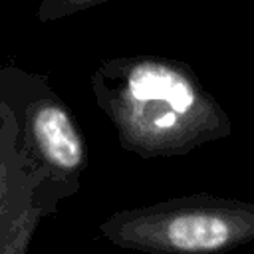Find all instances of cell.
<instances>
[{"label":"cell","instance_id":"cell-1","mask_svg":"<svg viewBox=\"0 0 254 254\" xmlns=\"http://www.w3.org/2000/svg\"><path fill=\"white\" fill-rule=\"evenodd\" d=\"M89 83L121 149L141 159L183 157L232 133L228 113L185 62L111 58L95 67Z\"/></svg>","mask_w":254,"mask_h":254},{"label":"cell","instance_id":"cell-2","mask_svg":"<svg viewBox=\"0 0 254 254\" xmlns=\"http://www.w3.org/2000/svg\"><path fill=\"white\" fill-rule=\"evenodd\" d=\"M99 234L125 250L147 254H212L254 240V202L192 192L145 206L121 208Z\"/></svg>","mask_w":254,"mask_h":254},{"label":"cell","instance_id":"cell-3","mask_svg":"<svg viewBox=\"0 0 254 254\" xmlns=\"http://www.w3.org/2000/svg\"><path fill=\"white\" fill-rule=\"evenodd\" d=\"M8 95L18 123V143L26 161L60 204L81 187L87 149L81 129L48 79L20 67H4Z\"/></svg>","mask_w":254,"mask_h":254},{"label":"cell","instance_id":"cell-4","mask_svg":"<svg viewBox=\"0 0 254 254\" xmlns=\"http://www.w3.org/2000/svg\"><path fill=\"white\" fill-rule=\"evenodd\" d=\"M56 208L58 202L18 143V123L0 67V254L26 252L40 220Z\"/></svg>","mask_w":254,"mask_h":254},{"label":"cell","instance_id":"cell-5","mask_svg":"<svg viewBox=\"0 0 254 254\" xmlns=\"http://www.w3.org/2000/svg\"><path fill=\"white\" fill-rule=\"evenodd\" d=\"M105 2H111V0H42L36 16L40 22H54V20H62V18L85 12Z\"/></svg>","mask_w":254,"mask_h":254}]
</instances>
